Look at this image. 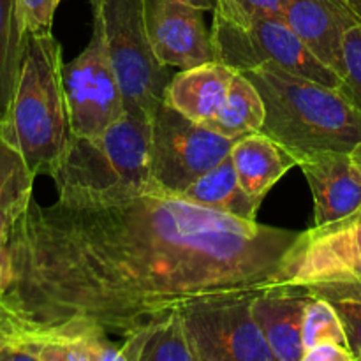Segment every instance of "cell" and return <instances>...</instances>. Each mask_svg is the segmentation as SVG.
Returning <instances> with one entry per match:
<instances>
[{"mask_svg":"<svg viewBox=\"0 0 361 361\" xmlns=\"http://www.w3.org/2000/svg\"><path fill=\"white\" fill-rule=\"evenodd\" d=\"M298 235L155 182L106 200H32L0 249V303L25 323L126 338L196 300L271 288Z\"/></svg>","mask_w":361,"mask_h":361,"instance_id":"cell-1","label":"cell"},{"mask_svg":"<svg viewBox=\"0 0 361 361\" xmlns=\"http://www.w3.org/2000/svg\"><path fill=\"white\" fill-rule=\"evenodd\" d=\"M62 46L53 34H28L13 97L0 116V136L35 176H51L73 141L63 88Z\"/></svg>","mask_w":361,"mask_h":361,"instance_id":"cell-2","label":"cell"},{"mask_svg":"<svg viewBox=\"0 0 361 361\" xmlns=\"http://www.w3.org/2000/svg\"><path fill=\"white\" fill-rule=\"evenodd\" d=\"M264 102L261 133L296 159L326 150L353 152L361 143V113L338 88L274 66L245 71Z\"/></svg>","mask_w":361,"mask_h":361,"instance_id":"cell-3","label":"cell"},{"mask_svg":"<svg viewBox=\"0 0 361 361\" xmlns=\"http://www.w3.org/2000/svg\"><path fill=\"white\" fill-rule=\"evenodd\" d=\"M152 120L126 113L99 136H73L51 175L60 201L118 197L150 185Z\"/></svg>","mask_w":361,"mask_h":361,"instance_id":"cell-4","label":"cell"},{"mask_svg":"<svg viewBox=\"0 0 361 361\" xmlns=\"http://www.w3.org/2000/svg\"><path fill=\"white\" fill-rule=\"evenodd\" d=\"M94 28L102 35L116 71L127 113L154 118L173 74L152 53L143 0H90Z\"/></svg>","mask_w":361,"mask_h":361,"instance_id":"cell-5","label":"cell"},{"mask_svg":"<svg viewBox=\"0 0 361 361\" xmlns=\"http://www.w3.org/2000/svg\"><path fill=\"white\" fill-rule=\"evenodd\" d=\"M212 46L214 60L236 73L274 66L326 87H341V76L321 62L282 18H261L249 25L214 18Z\"/></svg>","mask_w":361,"mask_h":361,"instance_id":"cell-6","label":"cell"},{"mask_svg":"<svg viewBox=\"0 0 361 361\" xmlns=\"http://www.w3.org/2000/svg\"><path fill=\"white\" fill-rule=\"evenodd\" d=\"M353 157L361 168V143L353 150ZM326 284L361 286V207L341 221L300 231L271 288Z\"/></svg>","mask_w":361,"mask_h":361,"instance_id":"cell-7","label":"cell"},{"mask_svg":"<svg viewBox=\"0 0 361 361\" xmlns=\"http://www.w3.org/2000/svg\"><path fill=\"white\" fill-rule=\"evenodd\" d=\"M254 295L208 296L180 309L194 361H275L250 310Z\"/></svg>","mask_w":361,"mask_h":361,"instance_id":"cell-8","label":"cell"},{"mask_svg":"<svg viewBox=\"0 0 361 361\" xmlns=\"http://www.w3.org/2000/svg\"><path fill=\"white\" fill-rule=\"evenodd\" d=\"M235 140L194 122L162 101L152 118L150 173L157 185L182 194L229 157Z\"/></svg>","mask_w":361,"mask_h":361,"instance_id":"cell-9","label":"cell"},{"mask_svg":"<svg viewBox=\"0 0 361 361\" xmlns=\"http://www.w3.org/2000/svg\"><path fill=\"white\" fill-rule=\"evenodd\" d=\"M63 88L74 136H99L127 113L122 85L95 28L87 48L63 63Z\"/></svg>","mask_w":361,"mask_h":361,"instance_id":"cell-10","label":"cell"},{"mask_svg":"<svg viewBox=\"0 0 361 361\" xmlns=\"http://www.w3.org/2000/svg\"><path fill=\"white\" fill-rule=\"evenodd\" d=\"M143 9L148 44L162 66L189 69L214 60L204 11L183 0H143Z\"/></svg>","mask_w":361,"mask_h":361,"instance_id":"cell-11","label":"cell"},{"mask_svg":"<svg viewBox=\"0 0 361 361\" xmlns=\"http://www.w3.org/2000/svg\"><path fill=\"white\" fill-rule=\"evenodd\" d=\"M314 197V226L348 217L361 207V168L353 152H316L300 159Z\"/></svg>","mask_w":361,"mask_h":361,"instance_id":"cell-12","label":"cell"},{"mask_svg":"<svg viewBox=\"0 0 361 361\" xmlns=\"http://www.w3.org/2000/svg\"><path fill=\"white\" fill-rule=\"evenodd\" d=\"M282 20L323 63L344 74V34L358 23L341 0H286Z\"/></svg>","mask_w":361,"mask_h":361,"instance_id":"cell-13","label":"cell"},{"mask_svg":"<svg viewBox=\"0 0 361 361\" xmlns=\"http://www.w3.org/2000/svg\"><path fill=\"white\" fill-rule=\"evenodd\" d=\"M310 293L295 286H275L256 293L250 310L275 361L303 360V316Z\"/></svg>","mask_w":361,"mask_h":361,"instance_id":"cell-14","label":"cell"},{"mask_svg":"<svg viewBox=\"0 0 361 361\" xmlns=\"http://www.w3.org/2000/svg\"><path fill=\"white\" fill-rule=\"evenodd\" d=\"M235 74L217 60L180 69L166 87L164 102L194 122L210 123L224 104Z\"/></svg>","mask_w":361,"mask_h":361,"instance_id":"cell-15","label":"cell"},{"mask_svg":"<svg viewBox=\"0 0 361 361\" xmlns=\"http://www.w3.org/2000/svg\"><path fill=\"white\" fill-rule=\"evenodd\" d=\"M229 157H231L243 190L259 207L271 187L289 169L298 166V159L288 148L261 130L236 140Z\"/></svg>","mask_w":361,"mask_h":361,"instance_id":"cell-16","label":"cell"},{"mask_svg":"<svg viewBox=\"0 0 361 361\" xmlns=\"http://www.w3.org/2000/svg\"><path fill=\"white\" fill-rule=\"evenodd\" d=\"M120 361H194L180 310L150 321L123 338Z\"/></svg>","mask_w":361,"mask_h":361,"instance_id":"cell-17","label":"cell"},{"mask_svg":"<svg viewBox=\"0 0 361 361\" xmlns=\"http://www.w3.org/2000/svg\"><path fill=\"white\" fill-rule=\"evenodd\" d=\"M182 196L201 207L245 221H256V214L259 210V204L243 190L231 157H226L214 169L190 183Z\"/></svg>","mask_w":361,"mask_h":361,"instance_id":"cell-18","label":"cell"},{"mask_svg":"<svg viewBox=\"0 0 361 361\" xmlns=\"http://www.w3.org/2000/svg\"><path fill=\"white\" fill-rule=\"evenodd\" d=\"M263 123L264 102L259 90L245 74L236 73L229 85L224 104L207 126L222 136L236 141L249 134L259 133Z\"/></svg>","mask_w":361,"mask_h":361,"instance_id":"cell-19","label":"cell"},{"mask_svg":"<svg viewBox=\"0 0 361 361\" xmlns=\"http://www.w3.org/2000/svg\"><path fill=\"white\" fill-rule=\"evenodd\" d=\"M34 180L23 155L0 136V221L7 229L34 200Z\"/></svg>","mask_w":361,"mask_h":361,"instance_id":"cell-20","label":"cell"},{"mask_svg":"<svg viewBox=\"0 0 361 361\" xmlns=\"http://www.w3.org/2000/svg\"><path fill=\"white\" fill-rule=\"evenodd\" d=\"M27 35L16 0H0V116L13 97L20 76Z\"/></svg>","mask_w":361,"mask_h":361,"instance_id":"cell-21","label":"cell"},{"mask_svg":"<svg viewBox=\"0 0 361 361\" xmlns=\"http://www.w3.org/2000/svg\"><path fill=\"white\" fill-rule=\"evenodd\" d=\"M303 289L323 296L335 307L344 324L349 349L356 361H361V286L326 284Z\"/></svg>","mask_w":361,"mask_h":361,"instance_id":"cell-22","label":"cell"},{"mask_svg":"<svg viewBox=\"0 0 361 361\" xmlns=\"http://www.w3.org/2000/svg\"><path fill=\"white\" fill-rule=\"evenodd\" d=\"M321 342H337L349 348L344 324L335 307L323 296L310 293L303 316V353Z\"/></svg>","mask_w":361,"mask_h":361,"instance_id":"cell-23","label":"cell"},{"mask_svg":"<svg viewBox=\"0 0 361 361\" xmlns=\"http://www.w3.org/2000/svg\"><path fill=\"white\" fill-rule=\"evenodd\" d=\"M286 0H215L214 18L249 25L261 18H282Z\"/></svg>","mask_w":361,"mask_h":361,"instance_id":"cell-24","label":"cell"},{"mask_svg":"<svg viewBox=\"0 0 361 361\" xmlns=\"http://www.w3.org/2000/svg\"><path fill=\"white\" fill-rule=\"evenodd\" d=\"M338 90L361 113V25L355 23L344 34V74Z\"/></svg>","mask_w":361,"mask_h":361,"instance_id":"cell-25","label":"cell"},{"mask_svg":"<svg viewBox=\"0 0 361 361\" xmlns=\"http://www.w3.org/2000/svg\"><path fill=\"white\" fill-rule=\"evenodd\" d=\"M62 0H16L18 14L27 34H51L53 18Z\"/></svg>","mask_w":361,"mask_h":361,"instance_id":"cell-26","label":"cell"},{"mask_svg":"<svg viewBox=\"0 0 361 361\" xmlns=\"http://www.w3.org/2000/svg\"><path fill=\"white\" fill-rule=\"evenodd\" d=\"M302 361H356L351 349L337 342H321L303 353Z\"/></svg>","mask_w":361,"mask_h":361,"instance_id":"cell-27","label":"cell"},{"mask_svg":"<svg viewBox=\"0 0 361 361\" xmlns=\"http://www.w3.org/2000/svg\"><path fill=\"white\" fill-rule=\"evenodd\" d=\"M341 2L351 13V16L361 25V0H341Z\"/></svg>","mask_w":361,"mask_h":361,"instance_id":"cell-28","label":"cell"},{"mask_svg":"<svg viewBox=\"0 0 361 361\" xmlns=\"http://www.w3.org/2000/svg\"><path fill=\"white\" fill-rule=\"evenodd\" d=\"M183 2L190 4V6L197 7L201 11H214L215 9V0H183Z\"/></svg>","mask_w":361,"mask_h":361,"instance_id":"cell-29","label":"cell"},{"mask_svg":"<svg viewBox=\"0 0 361 361\" xmlns=\"http://www.w3.org/2000/svg\"><path fill=\"white\" fill-rule=\"evenodd\" d=\"M6 236H7V226L0 221V249H2L4 242H6Z\"/></svg>","mask_w":361,"mask_h":361,"instance_id":"cell-30","label":"cell"}]
</instances>
